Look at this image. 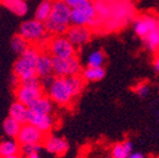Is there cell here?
Masks as SVG:
<instances>
[{
	"mask_svg": "<svg viewBox=\"0 0 159 158\" xmlns=\"http://www.w3.org/2000/svg\"><path fill=\"white\" fill-rule=\"evenodd\" d=\"M127 158H146V157H145L144 154L140 153V151H133Z\"/></svg>",
	"mask_w": 159,
	"mask_h": 158,
	"instance_id": "cell-31",
	"label": "cell"
},
{
	"mask_svg": "<svg viewBox=\"0 0 159 158\" xmlns=\"http://www.w3.org/2000/svg\"><path fill=\"white\" fill-rule=\"evenodd\" d=\"M37 77L40 80L53 77V58L48 52H41L37 62Z\"/></svg>",
	"mask_w": 159,
	"mask_h": 158,
	"instance_id": "cell-15",
	"label": "cell"
},
{
	"mask_svg": "<svg viewBox=\"0 0 159 158\" xmlns=\"http://www.w3.org/2000/svg\"><path fill=\"white\" fill-rule=\"evenodd\" d=\"M158 28H159V25H158Z\"/></svg>",
	"mask_w": 159,
	"mask_h": 158,
	"instance_id": "cell-38",
	"label": "cell"
},
{
	"mask_svg": "<svg viewBox=\"0 0 159 158\" xmlns=\"http://www.w3.org/2000/svg\"><path fill=\"white\" fill-rule=\"evenodd\" d=\"M44 25L50 35H64L71 26V8L62 0H54L51 16Z\"/></svg>",
	"mask_w": 159,
	"mask_h": 158,
	"instance_id": "cell-4",
	"label": "cell"
},
{
	"mask_svg": "<svg viewBox=\"0 0 159 158\" xmlns=\"http://www.w3.org/2000/svg\"><path fill=\"white\" fill-rule=\"evenodd\" d=\"M85 81L81 75L67 77H54L47 89L48 96L60 106H67L84 89Z\"/></svg>",
	"mask_w": 159,
	"mask_h": 158,
	"instance_id": "cell-2",
	"label": "cell"
},
{
	"mask_svg": "<svg viewBox=\"0 0 159 158\" xmlns=\"http://www.w3.org/2000/svg\"><path fill=\"white\" fill-rule=\"evenodd\" d=\"M134 151V145L130 141L117 143L112 148V158H127Z\"/></svg>",
	"mask_w": 159,
	"mask_h": 158,
	"instance_id": "cell-21",
	"label": "cell"
},
{
	"mask_svg": "<svg viewBox=\"0 0 159 158\" xmlns=\"http://www.w3.org/2000/svg\"><path fill=\"white\" fill-rule=\"evenodd\" d=\"M2 128L8 138H17L20 128H21V124L16 119H13L12 117L8 116L3 122Z\"/></svg>",
	"mask_w": 159,
	"mask_h": 158,
	"instance_id": "cell-23",
	"label": "cell"
},
{
	"mask_svg": "<svg viewBox=\"0 0 159 158\" xmlns=\"http://www.w3.org/2000/svg\"><path fill=\"white\" fill-rule=\"evenodd\" d=\"M159 18H157L154 15H142L138 16L133 21V30L136 33L137 37L145 38L148 33H150L154 30L158 29Z\"/></svg>",
	"mask_w": 159,
	"mask_h": 158,
	"instance_id": "cell-10",
	"label": "cell"
},
{
	"mask_svg": "<svg viewBox=\"0 0 159 158\" xmlns=\"http://www.w3.org/2000/svg\"><path fill=\"white\" fill-rule=\"evenodd\" d=\"M0 1H2V0H0Z\"/></svg>",
	"mask_w": 159,
	"mask_h": 158,
	"instance_id": "cell-37",
	"label": "cell"
},
{
	"mask_svg": "<svg viewBox=\"0 0 159 158\" xmlns=\"http://www.w3.org/2000/svg\"><path fill=\"white\" fill-rule=\"evenodd\" d=\"M76 48L70 42V40L64 35H54L50 38L48 43L47 52L52 55V58L66 59L75 55Z\"/></svg>",
	"mask_w": 159,
	"mask_h": 158,
	"instance_id": "cell-8",
	"label": "cell"
},
{
	"mask_svg": "<svg viewBox=\"0 0 159 158\" xmlns=\"http://www.w3.org/2000/svg\"><path fill=\"white\" fill-rule=\"evenodd\" d=\"M10 47H11V49H12V51L15 53L20 55L30 47V43L20 35H16L10 41Z\"/></svg>",
	"mask_w": 159,
	"mask_h": 158,
	"instance_id": "cell-26",
	"label": "cell"
},
{
	"mask_svg": "<svg viewBox=\"0 0 159 158\" xmlns=\"http://www.w3.org/2000/svg\"><path fill=\"white\" fill-rule=\"evenodd\" d=\"M52 0H41L39 5L37 6L34 10V19L39 20L41 22H47L48 19L51 16V11H52Z\"/></svg>",
	"mask_w": 159,
	"mask_h": 158,
	"instance_id": "cell-20",
	"label": "cell"
},
{
	"mask_svg": "<svg viewBox=\"0 0 159 158\" xmlns=\"http://www.w3.org/2000/svg\"><path fill=\"white\" fill-rule=\"evenodd\" d=\"M96 7L93 0H86L80 6L71 9V25L89 27L93 30L96 27Z\"/></svg>",
	"mask_w": 159,
	"mask_h": 158,
	"instance_id": "cell-6",
	"label": "cell"
},
{
	"mask_svg": "<svg viewBox=\"0 0 159 158\" xmlns=\"http://www.w3.org/2000/svg\"><path fill=\"white\" fill-rule=\"evenodd\" d=\"M1 2L6 9L18 17H25L30 10V6L27 0H2Z\"/></svg>",
	"mask_w": 159,
	"mask_h": 158,
	"instance_id": "cell-17",
	"label": "cell"
},
{
	"mask_svg": "<svg viewBox=\"0 0 159 158\" xmlns=\"http://www.w3.org/2000/svg\"><path fill=\"white\" fill-rule=\"evenodd\" d=\"M25 158H41L40 157V154H35V155H31V156H27Z\"/></svg>",
	"mask_w": 159,
	"mask_h": 158,
	"instance_id": "cell-33",
	"label": "cell"
},
{
	"mask_svg": "<svg viewBox=\"0 0 159 158\" xmlns=\"http://www.w3.org/2000/svg\"><path fill=\"white\" fill-rule=\"evenodd\" d=\"M152 67H154V70L159 73V54L156 55V58L154 59V62H152Z\"/></svg>",
	"mask_w": 159,
	"mask_h": 158,
	"instance_id": "cell-32",
	"label": "cell"
},
{
	"mask_svg": "<svg viewBox=\"0 0 159 158\" xmlns=\"http://www.w3.org/2000/svg\"><path fill=\"white\" fill-rule=\"evenodd\" d=\"M9 116L19 122L21 125L27 124L28 118H29V107L21 102L16 101L15 103L11 104L9 109Z\"/></svg>",
	"mask_w": 159,
	"mask_h": 158,
	"instance_id": "cell-16",
	"label": "cell"
},
{
	"mask_svg": "<svg viewBox=\"0 0 159 158\" xmlns=\"http://www.w3.org/2000/svg\"><path fill=\"white\" fill-rule=\"evenodd\" d=\"M158 94H159V90H158Z\"/></svg>",
	"mask_w": 159,
	"mask_h": 158,
	"instance_id": "cell-36",
	"label": "cell"
},
{
	"mask_svg": "<svg viewBox=\"0 0 159 158\" xmlns=\"http://www.w3.org/2000/svg\"><path fill=\"white\" fill-rule=\"evenodd\" d=\"M45 138V134L33 126L32 124L27 123L21 125L20 132L17 136V142L20 145H28V144H40L42 145Z\"/></svg>",
	"mask_w": 159,
	"mask_h": 158,
	"instance_id": "cell-11",
	"label": "cell"
},
{
	"mask_svg": "<svg viewBox=\"0 0 159 158\" xmlns=\"http://www.w3.org/2000/svg\"><path fill=\"white\" fill-rule=\"evenodd\" d=\"M10 83H11V85H12V86L17 87L18 85L20 84V80L18 79L17 75L12 74V77H11V80H10Z\"/></svg>",
	"mask_w": 159,
	"mask_h": 158,
	"instance_id": "cell-30",
	"label": "cell"
},
{
	"mask_svg": "<svg viewBox=\"0 0 159 158\" xmlns=\"http://www.w3.org/2000/svg\"><path fill=\"white\" fill-rule=\"evenodd\" d=\"M97 13V28L113 31L123 28L134 18V7L128 0L97 1L95 2Z\"/></svg>",
	"mask_w": 159,
	"mask_h": 158,
	"instance_id": "cell-1",
	"label": "cell"
},
{
	"mask_svg": "<svg viewBox=\"0 0 159 158\" xmlns=\"http://www.w3.org/2000/svg\"><path fill=\"white\" fill-rule=\"evenodd\" d=\"M43 94V85L39 77L30 80L28 82H22L16 87V97L17 101L21 102L28 107L41 97Z\"/></svg>",
	"mask_w": 159,
	"mask_h": 158,
	"instance_id": "cell-7",
	"label": "cell"
},
{
	"mask_svg": "<svg viewBox=\"0 0 159 158\" xmlns=\"http://www.w3.org/2000/svg\"><path fill=\"white\" fill-rule=\"evenodd\" d=\"M42 146L49 154L55 156H63L69 151V143L61 136L51 135L44 138Z\"/></svg>",
	"mask_w": 159,
	"mask_h": 158,
	"instance_id": "cell-13",
	"label": "cell"
},
{
	"mask_svg": "<svg viewBox=\"0 0 159 158\" xmlns=\"http://www.w3.org/2000/svg\"><path fill=\"white\" fill-rule=\"evenodd\" d=\"M42 145L40 144H28V145H21L20 146V153L22 154L23 157L27 156L35 155V154H40V151H42Z\"/></svg>",
	"mask_w": 159,
	"mask_h": 158,
	"instance_id": "cell-27",
	"label": "cell"
},
{
	"mask_svg": "<svg viewBox=\"0 0 159 158\" xmlns=\"http://www.w3.org/2000/svg\"><path fill=\"white\" fill-rule=\"evenodd\" d=\"M20 144L16 138H7L0 142V158L17 156L20 154Z\"/></svg>",
	"mask_w": 159,
	"mask_h": 158,
	"instance_id": "cell-18",
	"label": "cell"
},
{
	"mask_svg": "<svg viewBox=\"0 0 159 158\" xmlns=\"http://www.w3.org/2000/svg\"><path fill=\"white\" fill-rule=\"evenodd\" d=\"M29 111L41 114H52L53 102L50 100V97L48 95H42L30 105Z\"/></svg>",
	"mask_w": 159,
	"mask_h": 158,
	"instance_id": "cell-19",
	"label": "cell"
},
{
	"mask_svg": "<svg viewBox=\"0 0 159 158\" xmlns=\"http://www.w3.org/2000/svg\"><path fill=\"white\" fill-rule=\"evenodd\" d=\"M105 62V54L101 50H92L89 52L86 57V67H101L104 65Z\"/></svg>",
	"mask_w": 159,
	"mask_h": 158,
	"instance_id": "cell-24",
	"label": "cell"
},
{
	"mask_svg": "<svg viewBox=\"0 0 159 158\" xmlns=\"http://www.w3.org/2000/svg\"><path fill=\"white\" fill-rule=\"evenodd\" d=\"M18 35L25 38L29 43H33L40 49L43 44L47 49L50 38H51L45 29L44 22H41L34 18L23 21L19 27Z\"/></svg>",
	"mask_w": 159,
	"mask_h": 158,
	"instance_id": "cell-5",
	"label": "cell"
},
{
	"mask_svg": "<svg viewBox=\"0 0 159 158\" xmlns=\"http://www.w3.org/2000/svg\"><path fill=\"white\" fill-rule=\"evenodd\" d=\"M92 29L89 27L71 25L65 33V37L70 40V42L75 48H81L84 47L86 43H89L91 38H92Z\"/></svg>",
	"mask_w": 159,
	"mask_h": 158,
	"instance_id": "cell-12",
	"label": "cell"
},
{
	"mask_svg": "<svg viewBox=\"0 0 159 158\" xmlns=\"http://www.w3.org/2000/svg\"><path fill=\"white\" fill-rule=\"evenodd\" d=\"M81 73H82L81 77H83V80L85 82H98L104 79L105 69L103 67H86Z\"/></svg>",
	"mask_w": 159,
	"mask_h": 158,
	"instance_id": "cell-22",
	"label": "cell"
},
{
	"mask_svg": "<svg viewBox=\"0 0 159 158\" xmlns=\"http://www.w3.org/2000/svg\"><path fill=\"white\" fill-rule=\"evenodd\" d=\"M63 2H65L67 6H69L71 9L74 7H77V6H80L81 3H83L84 1H86V0H62Z\"/></svg>",
	"mask_w": 159,
	"mask_h": 158,
	"instance_id": "cell-29",
	"label": "cell"
},
{
	"mask_svg": "<svg viewBox=\"0 0 159 158\" xmlns=\"http://www.w3.org/2000/svg\"><path fill=\"white\" fill-rule=\"evenodd\" d=\"M150 91H152L150 85L147 82H139L138 84H136L134 86V92L142 99H146L150 94Z\"/></svg>",
	"mask_w": 159,
	"mask_h": 158,
	"instance_id": "cell-28",
	"label": "cell"
},
{
	"mask_svg": "<svg viewBox=\"0 0 159 158\" xmlns=\"http://www.w3.org/2000/svg\"><path fill=\"white\" fill-rule=\"evenodd\" d=\"M28 123L32 124L35 126L39 131H41L43 134L47 135L48 133L52 131L54 127V117L51 114H41V113H35V112H30L29 111V118H28Z\"/></svg>",
	"mask_w": 159,
	"mask_h": 158,
	"instance_id": "cell-14",
	"label": "cell"
},
{
	"mask_svg": "<svg viewBox=\"0 0 159 158\" xmlns=\"http://www.w3.org/2000/svg\"><path fill=\"white\" fill-rule=\"evenodd\" d=\"M7 158H21L19 155H17V156H12V157H7Z\"/></svg>",
	"mask_w": 159,
	"mask_h": 158,
	"instance_id": "cell-34",
	"label": "cell"
},
{
	"mask_svg": "<svg viewBox=\"0 0 159 158\" xmlns=\"http://www.w3.org/2000/svg\"><path fill=\"white\" fill-rule=\"evenodd\" d=\"M97 1H114V0H97Z\"/></svg>",
	"mask_w": 159,
	"mask_h": 158,
	"instance_id": "cell-35",
	"label": "cell"
},
{
	"mask_svg": "<svg viewBox=\"0 0 159 158\" xmlns=\"http://www.w3.org/2000/svg\"><path fill=\"white\" fill-rule=\"evenodd\" d=\"M81 72H82V65L75 55L66 58V59L53 58V75L54 77H73V75H80Z\"/></svg>",
	"mask_w": 159,
	"mask_h": 158,
	"instance_id": "cell-9",
	"label": "cell"
},
{
	"mask_svg": "<svg viewBox=\"0 0 159 158\" xmlns=\"http://www.w3.org/2000/svg\"><path fill=\"white\" fill-rule=\"evenodd\" d=\"M144 45L148 51L150 52H157L159 51V28L143 38Z\"/></svg>",
	"mask_w": 159,
	"mask_h": 158,
	"instance_id": "cell-25",
	"label": "cell"
},
{
	"mask_svg": "<svg viewBox=\"0 0 159 158\" xmlns=\"http://www.w3.org/2000/svg\"><path fill=\"white\" fill-rule=\"evenodd\" d=\"M42 50L37 45H30L23 53L18 55L13 65V74L17 75L20 83L28 82L37 77V62Z\"/></svg>",
	"mask_w": 159,
	"mask_h": 158,
	"instance_id": "cell-3",
	"label": "cell"
}]
</instances>
